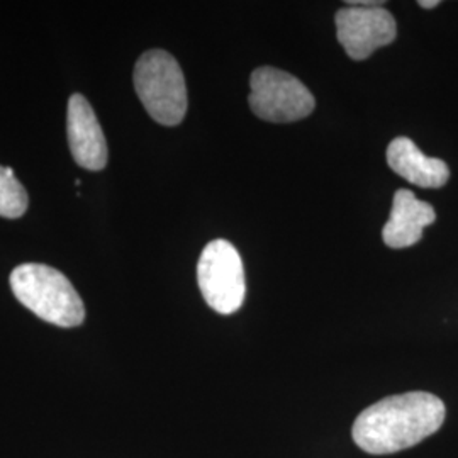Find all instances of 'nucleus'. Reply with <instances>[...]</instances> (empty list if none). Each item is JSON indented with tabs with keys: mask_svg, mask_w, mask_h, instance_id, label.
<instances>
[{
	"mask_svg": "<svg viewBox=\"0 0 458 458\" xmlns=\"http://www.w3.org/2000/svg\"><path fill=\"white\" fill-rule=\"evenodd\" d=\"M386 2L380 0H350L346 2V5L350 7H382Z\"/></svg>",
	"mask_w": 458,
	"mask_h": 458,
	"instance_id": "obj_11",
	"label": "nucleus"
},
{
	"mask_svg": "<svg viewBox=\"0 0 458 458\" xmlns=\"http://www.w3.org/2000/svg\"><path fill=\"white\" fill-rule=\"evenodd\" d=\"M197 282L204 301L219 314H233L243 306L245 268L238 250L226 240H214L202 250Z\"/></svg>",
	"mask_w": 458,
	"mask_h": 458,
	"instance_id": "obj_4",
	"label": "nucleus"
},
{
	"mask_svg": "<svg viewBox=\"0 0 458 458\" xmlns=\"http://www.w3.org/2000/svg\"><path fill=\"white\" fill-rule=\"evenodd\" d=\"M387 164L397 175L425 189H438L450 179V168L440 158H429L410 138H395L387 148Z\"/></svg>",
	"mask_w": 458,
	"mask_h": 458,
	"instance_id": "obj_9",
	"label": "nucleus"
},
{
	"mask_svg": "<svg viewBox=\"0 0 458 458\" xmlns=\"http://www.w3.org/2000/svg\"><path fill=\"white\" fill-rule=\"evenodd\" d=\"M250 107L268 123H294L311 114L316 100L310 89L294 75L272 66H262L250 79Z\"/></svg>",
	"mask_w": 458,
	"mask_h": 458,
	"instance_id": "obj_5",
	"label": "nucleus"
},
{
	"mask_svg": "<svg viewBox=\"0 0 458 458\" xmlns=\"http://www.w3.org/2000/svg\"><path fill=\"white\" fill-rule=\"evenodd\" d=\"M28 192L11 166H0V216L16 219L28 211Z\"/></svg>",
	"mask_w": 458,
	"mask_h": 458,
	"instance_id": "obj_10",
	"label": "nucleus"
},
{
	"mask_svg": "<svg viewBox=\"0 0 458 458\" xmlns=\"http://www.w3.org/2000/svg\"><path fill=\"white\" fill-rule=\"evenodd\" d=\"M68 145L73 160L85 170H102L109 160L107 141L89 100L82 94H73L68 100L66 113Z\"/></svg>",
	"mask_w": 458,
	"mask_h": 458,
	"instance_id": "obj_7",
	"label": "nucleus"
},
{
	"mask_svg": "<svg viewBox=\"0 0 458 458\" xmlns=\"http://www.w3.org/2000/svg\"><path fill=\"white\" fill-rule=\"evenodd\" d=\"M134 89L148 114L164 126L181 124L187 87L177 60L164 49L147 51L134 66Z\"/></svg>",
	"mask_w": 458,
	"mask_h": 458,
	"instance_id": "obj_3",
	"label": "nucleus"
},
{
	"mask_svg": "<svg viewBox=\"0 0 458 458\" xmlns=\"http://www.w3.org/2000/svg\"><path fill=\"white\" fill-rule=\"evenodd\" d=\"M11 287L24 308L55 327H81L85 319L81 295L53 267L43 263L19 265L11 274Z\"/></svg>",
	"mask_w": 458,
	"mask_h": 458,
	"instance_id": "obj_2",
	"label": "nucleus"
},
{
	"mask_svg": "<svg viewBox=\"0 0 458 458\" xmlns=\"http://www.w3.org/2000/svg\"><path fill=\"white\" fill-rule=\"evenodd\" d=\"M445 414V404L435 394L414 391L389 395L361 411L352 437L370 455L397 454L435 435Z\"/></svg>",
	"mask_w": 458,
	"mask_h": 458,
	"instance_id": "obj_1",
	"label": "nucleus"
},
{
	"mask_svg": "<svg viewBox=\"0 0 458 458\" xmlns=\"http://www.w3.org/2000/svg\"><path fill=\"white\" fill-rule=\"evenodd\" d=\"M420 5H421V7H425V9H433V7L440 5V0H429V2L421 0V2H420Z\"/></svg>",
	"mask_w": 458,
	"mask_h": 458,
	"instance_id": "obj_12",
	"label": "nucleus"
},
{
	"mask_svg": "<svg viewBox=\"0 0 458 458\" xmlns=\"http://www.w3.org/2000/svg\"><path fill=\"white\" fill-rule=\"evenodd\" d=\"M435 221L437 213L428 202L418 200L408 189H399L394 194L391 217L382 229L384 243L394 250L416 245L423 238V229Z\"/></svg>",
	"mask_w": 458,
	"mask_h": 458,
	"instance_id": "obj_8",
	"label": "nucleus"
},
{
	"mask_svg": "<svg viewBox=\"0 0 458 458\" xmlns=\"http://www.w3.org/2000/svg\"><path fill=\"white\" fill-rule=\"evenodd\" d=\"M336 36L346 55L361 62L397 36L393 14L384 7H344L336 13Z\"/></svg>",
	"mask_w": 458,
	"mask_h": 458,
	"instance_id": "obj_6",
	"label": "nucleus"
}]
</instances>
